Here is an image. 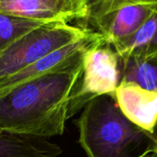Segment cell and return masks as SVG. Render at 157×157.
<instances>
[{
  "label": "cell",
  "mask_w": 157,
  "mask_h": 157,
  "mask_svg": "<svg viewBox=\"0 0 157 157\" xmlns=\"http://www.w3.org/2000/svg\"><path fill=\"white\" fill-rule=\"evenodd\" d=\"M82 73L83 63L0 91V131L47 139L63 135Z\"/></svg>",
  "instance_id": "6da1fadb"
},
{
  "label": "cell",
  "mask_w": 157,
  "mask_h": 157,
  "mask_svg": "<svg viewBox=\"0 0 157 157\" xmlns=\"http://www.w3.org/2000/svg\"><path fill=\"white\" fill-rule=\"evenodd\" d=\"M78 143L88 157H154L156 133L128 119L115 95H101L89 101L76 121Z\"/></svg>",
  "instance_id": "7a4b0ae2"
},
{
  "label": "cell",
  "mask_w": 157,
  "mask_h": 157,
  "mask_svg": "<svg viewBox=\"0 0 157 157\" xmlns=\"http://www.w3.org/2000/svg\"><path fill=\"white\" fill-rule=\"evenodd\" d=\"M90 31L66 23H51L28 32L0 52V81L50 52L84 38Z\"/></svg>",
  "instance_id": "3957f363"
},
{
  "label": "cell",
  "mask_w": 157,
  "mask_h": 157,
  "mask_svg": "<svg viewBox=\"0 0 157 157\" xmlns=\"http://www.w3.org/2000/svg\"><path fill=\"white\" fill-rule=\"evenodd\" d=\"M88 16L81 28L99 34L112 47L157 13V0H86Z\"/></svg>",
  "instance_id": "277c9868"
},
{
  "label": "cell",
  "mask_w": 157,
  "mask_h": 157,
  "mask_svg": "<svg viewBox=\"0 0 157 157\" xmlns=\"http://www.w3.org/2000/svg\"><path fill=\"white\" fill-rule=\"evenodd\" d=\"M121 82V60L114 48L105 40L90 47L83 56L81 79L73 91L67 109L70 119L93 98L115 95Z\"/></svg>",
  "instance_id": "5b68a950"
},
{
  "label": "cell",
  "mask_w": 157,
  "mask_h": 157,
  "mask_svg": "<svg viewBox=\"0 0 157 157\" xmlns=\"http://www.w3.org/2000/svg\"><path fill=\"white\" fill-rule=\"evenodd\" d=\"M0 12L45 24L86 20V0H0Z\"/></svg>",
  "instance_id": "8992f818"
},
{
  "label": "cell",
  "mask_w": 157,
  "mask_h": 157,
  "mask_svg": "<svg viewBox=\"0 0 157 157\" xmlns=\"http://www.w3.org/2000/svg\"><path fill=\"white\" fill-rule=\"evenodd\" d=\"M115 97L124 115L139 127L156 133L157 91L146 90L140 86L121 81Z\"/></svg>",
  "instance_id": "52a82bcc"
},
{
  "label": "cell",
  "mask_w": 157,
  "mask_h": 157,
  "mask_svg": "<svg viewBox=\"0 0 157 157\" xmlns=\"http://www.w3.org/2000/svg\"><path fill=\"white\" fill-rule=\"evenodd\" d=\"M62 153L47 138L0 131V157H59Z\"/></svg>",
  "instance_id": "ba28073f"
},
{
  "label": "cell",
  "mask_w": 157,
  "mask_h": 157,
  "mask_svg": "<svg viewBox=\"0 0 157 157\" xmlns=\"http://www.w3.org/2000/svg\"><path fill=\"white\" fill-rule=\"evenodd\" d=\"M113 48L121 60L157 58V13Z\"/></svg>",
  "instance_id": "9c48e42d"
},
{
  "label": "cell",
  "mask_w": 157,
  "mask_h": 157,
  "mask_svg": "<svg viewBox=\"0 0 157 157\" xmlns=\"http://www.w3.org/2000/svg\"><path fill=\"white\" fill-rule=\"evenodd\" d=\"M121 60V82L134 83L141 87L157 91V58Z\"/></svg>",
  "instance_id": "30bf717a"
},
{
  "label": "cell",
  "mask_w": 157,
  "mask_h": 157,
  "mask_svg": "<svg viewBox=\"0 0 157 157\" xmlns=\"http://www.w3.org/2000/svg\"><path fill=\"white\" fill-rule=\"evenodd\" d=\"M44 24L0 12V52L28 32Z\"/></svg>",
  "instance_id": "8fae6325"
},
{
  "label": "cell",
  "mask_w": 157,
  "mask_h": 157,
  "mask_svg": "<svg viewBox=\"0 0 157 157\" xmlns=\"http://www.w3.org/2000/svg\"><path fill=\"white\" fill-rule=\"evenodd\" d=\"M154 157H157V154H156V155H155V156H154Z\"/></svg>",
  "instance_id": "7c38bea8"
}]
</instances>
